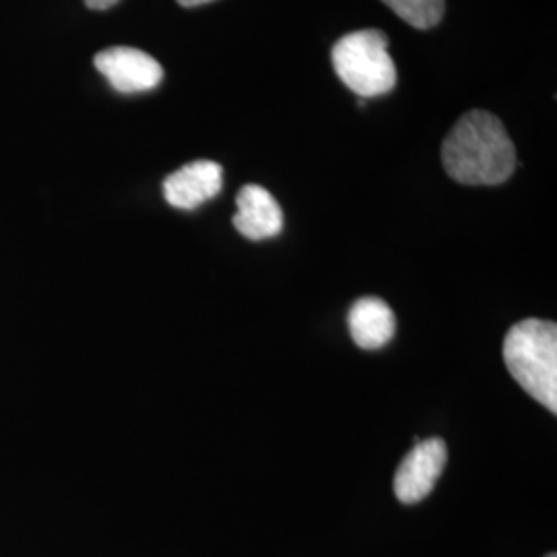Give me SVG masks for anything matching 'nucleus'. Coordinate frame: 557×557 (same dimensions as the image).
I'll return each instance as SVG.
<instances>
[{
    "label": "nucleus",
    "mask_w": 557,
    "mask_h": 557,
    "mask_svg": "<svg viewBox=\"0 0 557 557\" xmlns=\"http://www.w3.org/2000/svg\"><path fill=\"white\" fill-rule=\"evenodd\" d=\"M442 163L458 184L498 186L517 170V147L502 120L485 110H471L444 139Z\"/></svg>",
    "instance_id": "obj_1"
},
{
    "label": "nucleus",
    "mask_w": 557,
    "mask_h": 557,
    "mask_svg": "<svg viewBox=\"0 0 557 557\" xmlns=\"http://www.w3.org/2000/svg\"><path fill=\"white\" fill-rule=\"evenodd\" d=\"M504 361L527 395L557 413V326L549 320L527 319L504 338Z\"/></svg>",
    "instance_id": "obj_2"
},
{
    "label": "nucleus",
    "mask_w": 557,
    "mask_h": 557,
    "mask_svg": "<svg viewBox=\"0 0 557 557\" xmlns=\"http://www.w3.org/2000/svg\"><path fill=\"white\" fill-rule=\"evenodd\" d=\"M333 66L359 98H380L395 89L397 66L388 54V40L380 29H359L333 46Z\"/></svg>",
    "instance_id": "obj_3"
},
{
    "label": "nucleus",
    "mask_w": 557,
    "mask_h": 557,
    "mask_svg": "<svg viewBox=\"0 0 557 557\" xmlns=\"http://www.w3.org/2000/svg\"><path fill=\"white\" fill-rule=\"evenodd\" d=\"M96 69L120 94L151 91L163 81L160 62L131 46H112L96 54Z\"/></svg>",
    "instance_id": "obj_4"
},
{
    "label": "nucleus",
    "mask_w": 557,
    "mask_h": 557,
    "mask_svg": "<svg viewBox=\"0 0 557 557\" xmlns=\"http://www.w3.org/2000/svg\"><path fill=\"white\" fill-rule=\"evenodd\" d=\"M448 460L446 442L440 438L418 442L416 448L403 458L395 475V494L403 504H418L436 487Z\"/></svg>",
    "instance_id": "obj_5"
},
{
    "label": "nucleus",
    "mask_w": 557,
    "mask_h": 557,
    "mask_svg": "<svg viewBox=\"0 0 557 557\" xmlns=\"http://www.w3.org/2000/svg\"><path fill=\"white\" fill-rule=\"evenodd\" d=\"M223 188V168L209 160L193 161L182 165L163 180V197L182 209L193 211L207 200L215 199Z\"/></svg>",
    "instance_id": "obj_6"
},
{
    "label": "nucleus",
    "mask_w": 557,
    "mask_h": 557,
    "mask_svg": "<svg viewBox=\"0 0 557 557\" xmlns=\"http://www.w3.org/2000/svg\"><path fill=\"white\" fill-rule=\"evenodd\" d=\"M234 227L244 238L260 242L275 238L283 230V211L275 197L259 184H246L238 193Z\"/></svg>",
    "instance_id": "obj_7"
},
{
    "label": "nucleus",
    "mask_w": 557,
    "mask_h": 557,
    "mask_svg": "<svg viewBox=\"0 0 557 557\" xmlns=\"http://www.w3.org/2000/svg\"><path fill=\"white\" fill-rule=\"evenodd\" d=\"M351 338L361 349H380L397 333V319L391 306L380 298H359L349 310Z\"/></svg>",
    "instance_id": "obj_8"
},
{
    "label": "nucleus",
    "mask_w": 557,
    "mask_h": 557,
    "mask_svg": "<svg viewBox=\"0 0 557 557\" xmlns=\"http://www.w3.org/2000/svg\"><path fill=\"white\" fill-rule=\"evenodd\" d=\"M405 23L416 29H432L444 17V0H382Z\"/></svg>",
    "instance_id": "obj_9"
},
{
    "label": "nucleus",
    "mask_w": 557,
    "mask_h": 557,
    "mask_svg": "<svg viewBox=\"0 0 557 557\" xmlns=\"http://www.w3.org/2000/svg\"><path fill=\"white\" fill-rule=\"evenodd\" d=\"M120 0H85V4L91 9V11H108L112 7H116Z\"/></svg>",
    "instance_id": "obj_10"
},
{
    "label": "nucleus",
    "mask_w": 557,
    "mask_h": 557,
    "mask_svg": "<svg viewBox=\"0 0 557 557\" xmlns=\"http://www.w3.org/2000/svg\"><path fill=\"white\" fill-rule=\"evenodd\" d=\"M207 2H213V0H178V4L182 7H200V4H207Z\"/></svg>",
    "instance_id": "obj_11"
},
{
    "label": "nucleus",
    "mask_w": 557,
    "mask_h": 557,
    "mask_svg": "<svg viewBox=\"0 0 557 557\" xmlns=\"http://www.w3.org/2000/svg\"><path fill=\"white\" fill-rule=\"evenodd\" d=\"M545 557H557L556 554H549V556H545Z\"/></svg>",
    "instance_id": "obj_12"
}]
</instances>
